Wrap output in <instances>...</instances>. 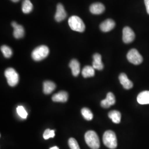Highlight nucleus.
Here are the masks:
<instances>
[{
  "label": "nucleus",
  "instance_id": "obj_1",
  "mask_svg": "<svg viewBox=\"0 0 149 149\" xmlns=\"http://www.w3.org/2000/svg\"><path fill=\"white\" fill-rule=\"evenodd\" d=\"M86 143L92 149H98L100 147V141L98 135L94 131H88L85 135Z\"/></svg>",
  "mask_w": 149,
  "mask_h": 149
},
{
  "label": "nucleus",
  "instance_id": "obj_2",
  "mask_svg": "<svg viewBox=\"0 0 149 149\" xmlns=\"http://www.w3.org/2000/svg\"><path fill=\"white\" fill-rule=\"evenodd\" d=\"M103 142L109 149H116L117 146V139L115 133L112 130L106 131L103 136Z\"/></svg>",
  "mask_w": 149,
  "mask_h": 149
},
{
  "label": "nucleus",
  "instance_id": "obj_3",
  "mask_svg": "<svg viewBox=\"0 0 149 149\" xmlns=\"http://www.w3.org/2000/svg\"><path fill=\"white\" fill-rule=\"evenodd\" d=\"M69 25L71 29L74 31L83 32L85 30V25L79 17L71 16L68 21Z\"/></svg>",
  "mask_w": 149,
  "mask_h": 149
},
{
  "label": "nucleus",
  "instance_id": "obj_4",
  "mask_svg": "<svg viewBox=\"0 0 149 149\" xmlns=\"http://www.w3.org/2000/svg\"><path fill=\"white\" fill-rule=\"evenodd\" d=\"M49 53V49L45 45H40L36 48L32 52V57L35 61H40L47 57Z\"/></svg>",
  "mask_w": 149,
  "mask_h": 149
},
{
  "label": "nucleus",
  "instance_id": "obj_5",
  "mask_svg": "<svg viewBox=\"0 0 149 149\" xmlns=\"http://www.w3.org/2000/svg\"><path fill=\"white\" fill-rule=\"evenodd\" d=\"M5 76L8 85L11 87H14L18 84L19 82V75L14 69H7L5 72Z\"/></svg>",
  "mask_w": 149,
  "mask_h": 149
},
{
  "label": "nucleus",
  "instance_id": "obj_6",
  "mask_svg": "<svg viewBox=\"0 0 149 149\" xmlns=\"http://www.w3.org/2000/svg\"><path fill=\"white\" fill-rule=\"evenodd\" d=\"M128 61L134 65H139L143 62V57L135 49H131L127 54Z\"/></svg>",
  "mask_w": 149,
  "mask_h": 149
},
{
  "label": "nucleus",
  "instance_id": "obj_7",
  "mask_svg": "<svg viewBox=\"0 0 149 149\" xmlns=\"http://www.w3.org/2000/svg\"><path fill=\"white\" fill-rule=\"evenodd\" d=\"M135 37L133 31L129 27L124 28L123 31V40L126 44L132 43Z\"/></svg>",
  "mask_w": 149,
  "mask_h": 149
},
{
  "label": "nucleus",
  "instance_id": "obj_8",
  "mask_svg": "<svg viewBox=\"0 0 149 149\" xmlns=\"http://www.w3.org/2000/svg\"><path fill=\"white\" fill-rule=\"evenodd\" d=\"M116 103L115 96L112 92H109L107 95L106 98L102 100L101 102V105L103 108H108L114 105Z\"/></svg>",
  "mask_w": 149,
  "mask_h": 149
},
{
  "label": "nucleus",
  "instance_id": "obj_9",
  "mask_svg": "<svg viewBox=\"0 0 149 149\" xmlns=\"http://www.w3.org/2000/svg\"><path fill=\"white\" fill-rule=\"evenodd\" d=\"M67 16L66 12L64 8V7L61 3H59L57 5L56 12L55 16V20L58 22L63 21Z\"/></svg>",
  "mask_w": 149,
  "mask_h": 149
},
{
  "label": "nucleus",
  "instance_id": "obj_10",
  "mask_svg": "<svg viewBox=\"0 0 149 149\" xmlns=\"http://www.w3.org/2000/svg\"><path fill=\"white\" fill-rule=\"evenodd\" d=\"M12 26L14 28L13 36L17 39L23 37L24 36V29L21 25L18 24L16 22H12L11 23Z\"/></svg>",
  "mask_w": 149,
  "mask_h": 149
},
{
  "label": "nucleus",
  "instance_id": "obj_11",
  "mask_svg": "<svg viewBox=\"0 0 149 149\" xmlns=\"http://www.w3.org/2000/svg\"><path fill=\"white\" fill-rule=\"evenodd\" d=\"M116 26V23L111 19H108L100 24V29L102 32H108L112 30Z\"/></svg>",
  "mask_w": 149,
  "mask_h": 149
},
{
  "label": "nucleus",
  "instance_id": "obj_12",
  "mask_svg": "<svg viewBox=\"0 0 149 149\" xmlns=\"http://www.w3.org/2000/svg\"><path fill=\"white\" fill-rule=\"evenodd\" d=\"M119 79L120 84L125 89L129 90L133 87V82L128 79L127 75L125 74L122 73L119 76Z\"/></svg>",
  "mask_w": 149,
  "mask_h": 149
},
{
  "label": "nucleus",
  "instance_id": "obj_13",
  "mask_svg": "<svg viewBox=\"0 0 149 149\" xmlns=\"http://www.w3.org/2000/svg\"><path fill=\"white\" fill-rule=\"evenodd\" d=\"M92 66L95 69L102 70L104 68V65L102 62L101 55L99 54L96 53L93 56Z\"/></svg>",
  "mask_w": 149,
  "mask_h": 149
},
{
  "label": "nucleus",
  "instance_id": "obj_14",
  "mask_svg": "<svg viewBox=\"0 0 149 149\" xmlns=\"http://www.w3.org/2000/svg\"><path fill=\"white\" fill-rule=\"evenodd\" d=\"M90 10L94 15H100L105 11V7L101 3H95L91 5Z\"/></svg>",
  "mask_w": 149,
  "mask_h": 149
},
{
  "label": "nucleus",
  "instance_id": "obj_15",
  "mask_svg": "<svg viewBox=\"0 0 149 149\" xmlns=\"http://www.w3.org/2000/svg\"><path fill=\"white\" fill-rule=\"evenodd\" d=\"M68 100V94L65 91H60L52 97V100L56 102H66Z\"/></svg>",
  "mask_w": 149,
  "mask_h": 149
},
{
  "label": "nucleus",
  "instance_id": "obj_16",
  "mask_svg": "<svg viewBox=\"0 0 149 149\" xmlns=\"http://www.w3.org/2000/svg\"><path fill=\"white\" fill-rule=\"evenodd\" d=\"M137 101L140 104H149V91H145L140 93L137 97Z\"/></svg>",
  "mask_w": 149,
  "mask_h": 149
},
{
  "label": "nucleus",
  "instance_id": "obj_17",
  "mask_svg": "<svg viewBox=\"0 0 149 149\" xmlns=\"http://www.w3.org/2000/svg\"><path fill=\"white\" fill-rule=\"evenodd\" d=\"M70 68L72 70V74L74 76H77L80 74V65L79 62L76 60H72L69 64Z\"/></svg>",
  "mask_w": 149,
  "mask_h": 149
},
{
  "label": "nucleus",
  "instance_id": "obj_18",
  "mask_svg": "<svg viewBox=\"0 0 149 149\" xmlns=\"http://www.w3.org/2000/svg\"><path fill=\"white\" fill-rule=\"evenodd\" d=\"M56 88V85L53 82L50 81H46L43 84V91L46 95L51 93L55 90Z\"/></svg>",
  "mask_w": 149,
  "mask_h": 149
},
{
  "label": "nucleus",
  "instance_id": "obj_19",
  "mask_svg": "<svg viewBox=\"0 0 149 149\" xmlns=\"http://www.w3.org/2000/svg\"><path fill=\"white\" fill-rule=\"evenodd\" d=\"M108 117L112 119V122L119 124L121 120V113L118 111H112L108 113Z\"/></svg>",
  "mask_w": 149,
  "mask_h": 149
},
{
  "label": "nucleus",
  "instance_id": "obj_20",
  "mask_svg": "<svg viewBox=\"0 0 149 149\" xmlns=\"http://www.w3.org/2000/svg\"><path fill=\"white\" fill-rule=\"evenodd\" d=\"M95 74V69L93 68V66H86L84 67V68L82 71V74L84 77L87 78L93 77Z\"/></svg>",
  "mask_w": 149,
  "mask_h": 149
},
{
  "label": "nucleus",
  "instance_id": "obj_21",
  "mask_svg": "<svg viewBox=\"0 0 149 149\" xmlns=\"http://www.w3.org/2000/svg\"><path fill=\"white\" fill-rule=\"evenodd\" d=\"M33 6L29 0H24L22 3V11L24 13H29L32 12Z\"/></svg>",
  "mask_w": 149,
  "mask_h": 149
},
{
  "label": "nucleus",
  "instance_id": "obj_22",
  "mask_svg": "<svg viewBox=\"0 0 149 149\" xmlns=\"http://www.w3.org/2000/svg\"><path fill=\"white\" fill-rule=\"evenodd\" d=\"M81 113L83 117L87 120H91L93 119V114L91 111V110L87 108H84L83 109H82Z\"/></svg>",
  "mask_w": 149,
  "mask_h": 149
},
{
  "label": "nucleus",
  "instance_id": "obj_23",
  "mask_svg": "<svg viewBox=\"0 0 149 149\" xmlns=\"http://www.w3.org/2000/svg\"><path fill=\"white\" fill-rule=\"evenodd\" d=\"M1 50L6 58H10L12 55V49L7 45H3L1 48Z\"/></svg>",
  "mask_w": 149,
  "mask_h": 149
},
{
  "label": "nucleus",
  "instance_id": "obj_24",
  "mask_svg": "<svg viewBox=\"0 0 149 149\" xmlns=\"http://www.w3.org/2000/svg\"><path fill=\"white\" fill-rule=\"evenodd\" d=\"M17 112L19 116L21 117L23 119H26L28 116V113H27L26 110L25 108L22 106H19L17 107Z\"/></svg>",
  "mask_w": 149,
  "mask_h": 149
},
{
  "label": "nucleus",
  "instance_id": "obj_25",
  "mask_svg": "<svg viewBox=\"0 0 149 149\" xmlns=\"http://www.w3.org/2000/svg\"><path fill=\"white\" fill-rule=\"evenodd\" d=\"M55 136V130H50L48 129L45 130L43 134V138L45 140H47L48 139L54 138Z\"/></svg>",
  "mask_w": 149,
  "mask_h": 149
},
{
  "label": "nucleus",
  "instance_id": "obj_26",
  "mask_svg": "<svg viewBox=\"0 0 149 149\" xmlns=\"http://www.w3.org/2000/svg\"><path fill=\"white\" fill-rule=\"evenodd\" d=\"M68 143L71 149H80L77 141L73 138H70Z\"/></svg>",
  "mask_w": 149,
  "mask_h": 149
},
{
  "label": "nucleus",
  "instance_id": "obj_27",
  "mask_svg": "<svg viewBox=\"0 0 149 149\" xmlns=\"http://www.w3.org/2000/svg\"><path fill=\"white\" fill-rule=\"evenodd\" d=\"M144 1L146 8V11L149 15V0H144Z\"/></svg>",
  "mask_w": 149,
  "mask_h": 149
},
{
  "label": "nucleus",
  "instance_id": "obj_28",
  "mask_svg": "<svg viewBox=\"0 0 149 149\" xmlns=\"http://www.w3.org/2000/svg\"><path fill=\"white\" fill-rule=\"evenodd\" d=\"M50 149H59V148L58 147H57V146H53V147H52V148H51Z\"/></svg>",
  "mask_w": 149,
  "mask_h": 149
},
{
  "label": "nucleus",
  "instance_id": "obj_29",
  "mask_svg": "<svg viewBox=\"0 0 149 149\" xmlns=\"http://www.w3.org/2000/svg\"><path fill=\"white\" fill-rule=\"evenodd\" d=\"M12 1H13V2H18L19 0H11Z\"/></svg>",
  "mask_w": 149,
  "mask_h": 149
}]
</instances>
